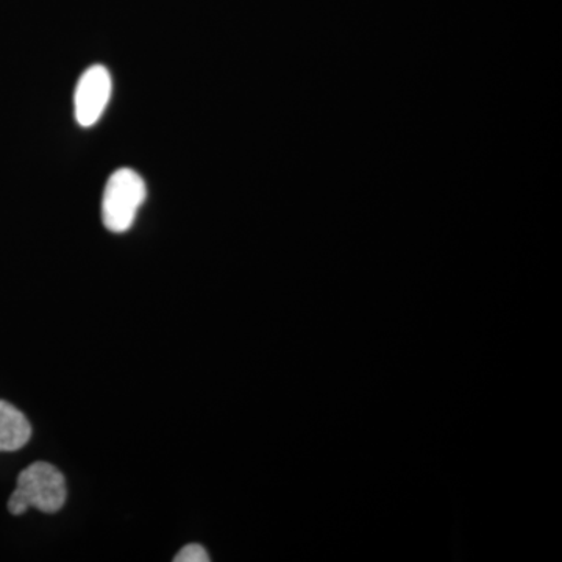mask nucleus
Wrapping results in <instances>:
<instances>
[{
    "label": "nucleus",
    "instance_id": "39448f33",
    "mask_svg": "<svg viewBox=\"0 0 562 562\" xmlns=\"http://www.w3.org/2000/svg\"><path fill=\"white\" fill-rule=\"evenodd\" d=\"M176 562H209V552L203 549L199 543H190V546L183 547L179 553L173 558Z\"/></svg>",
    "mask_w": 562,
    "mask_h": 562
},
{
    "label": "nucleus",
    "instance_id": "20e7f679",
    "mask_svg": "<svg viewBox=\"0 0 562 562\" xmlns=\"http://www.w3.org/2000/svg\"><path fill=\"white\" fill-rule=\"evenodd\" d=\"M32 438L31 422L11 403L0 401V452H16Z\"/></svg>",
    "mask_w": 562,
    "mask_h": 562
},
{
    "label": "nucleus",
    "instance_id": "f03ea898",
    "mask_svg": "<svg viewBox=\"0 0 562 562\" xmlns=\"http://www.w3.org/2000/svg\"><path fill=\"white\" fill-rule=\"evenodd\" d=\"M146 195V183L138 172L128 168L114 172L103 191V225L113 233L131 231Z\"/></svg>",
    "mask_w": 562,
    "mask_h": 562
},
{
    "label": "nucleus",
    "instance_id": "7ed1b4c3",
    "mask_svg": "<svg viewBox=\"0 0 562 562\" xmlns=\"http://www.w3.org/2000/svg\"><path fill=\"white\" fill-rule=\"evenodd\" d=\"M111 91L113 81L105 66L95 65L85 70L74 92V116L77 124L83 128L98 124L109 106Z\"/></svg>",
    "mask_w": 562,
    "mask_h": 562
},
{
    "label": "nucleus",
    "instance_id": "f257e3e1",
    "mask_svg": "<svg viewBox=\"0 0 562 562\" xmlns=\"http://www.w3.org/2000/svg\"><path fill=\"white\" fill-rule=\"evenodd\" d=\"M68 497L63 473L49 462H35L18 476V486L11 494L9 509L13 516H21L29 508L41 513L60 512Z\"/></svg>",
    "mask_w": 562,
    "mask_h": 562
}]
</instances>
